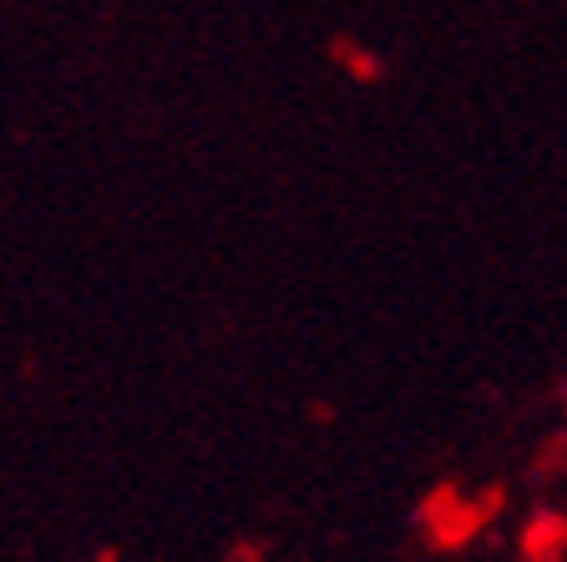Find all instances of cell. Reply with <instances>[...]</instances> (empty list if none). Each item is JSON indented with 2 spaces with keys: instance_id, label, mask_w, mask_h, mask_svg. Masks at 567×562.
Wrapping results in <instances>:
<instances>
[]
</instances>
